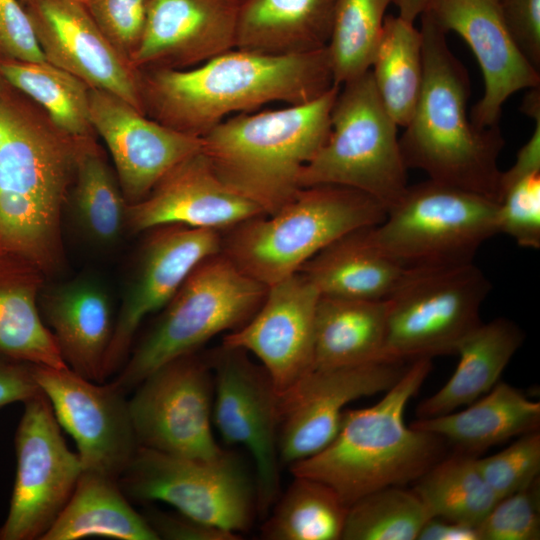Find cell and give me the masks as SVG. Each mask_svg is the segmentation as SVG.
Returning <instances> with one entry per match:
<instances>
[{
  "mask_svg": "<svg viewBox=\"0 0 540 540\" xmlns=\"http://www.w3.org/2000/svg\"><path fill=\"white\" fill-rule=\"evenodd\" d=\"M79 141L5 82L0 89V255L45 277L64 265L62 216Z\"/></svg>",
  "mask_w": 540,
  "mask_h": 540,
  "instance_id": "cell-1",
  "label": "cell"
},
{
  "mask_svg": "<svg viewBox=\"0 0 540 540\" xmlns=\"http://www.w3.org/2000/svg\"><path fill=\"white\" fill-rule=\"evenodd\" d=\"M142 109L156 122L202 137L232 112L312 101L334 84L327 48L292 55L229 50L198 67L139 70Z\"/></svg>",
  "mask_w": 540,
  "mask_h": 540,
  "instance_id": "cell-2",
  "label": "cell"
},
{
  "mask_svg": "<svg viewBox=\"0 0 540 540\" xmlns=\"http://www.w3.org/2000/svg\"><path fill=\"white\" fill-rule=\"evenodd\" d=\"M423 79L414 111L399 138L407 169L428 179L471 191L496 203L504 138L497 126L480 128L467 114L470 80L449 48L446 35L425 12L420 15Z\"/></svg>",
  "mask_w": 540,
  "mask_h": 540,
  "instance_id": "cell-3",
  "label": "cell"
},
{
  "mask_svg": "<svg viewBox=\"0 0 540 540\" xmlns=\"http://www.w3.org/2000/svg\"><path fill=\"white\" fill-rule=\"evenodd\" d=\"M431 370L432 358L412 360L379 402L346 409L333 440L290 465L292 475L326 483L348 507L376 490L420 478L443 458L444 439L407 426L404 411Z\"/></svg>",
  "mask_w": 540,
  "mask_h": 540,
  "instance_id": "cell-4",
  "label": "cell"
},
{
  "mask_svg": "<svg viewBox=\"0 0 540 540\" xmlns=\"http://www.w3.org/2000/svg\"><path fill=\"white\" fill-rule=\"evenodd\" d=\"M339 88L284 109L223 120L201 137L202 153L226 185L269 215L300 189L302 168L329 136Z\"/></svg>",
  "mask_w": 540,
  "mask_h": 540,
  "instance_id": "cell-5",
  "label": "cell"
},
{
  "mask_svg": "<svg viewBox=\"0 0 540 540\" xmlns=\"http://www.w3.org/2000/svg\"><path fill=\"white\" fill-rule=\"evenodd\" d=\"M386 209L356 189L300 188L275 212L251 218L222 239L221 252L243 273L269 287L295 273L338 238L382 222Z\"/></svg>",
  "mask_w": 540,
  "mask_h": 540,
  "instance_id": "cell-6",
  "label": "cell"
},
{
  "mask_svg": "<svg viewBox=\"0 0 540 540\" xmlns=\"http://www.w3.org/2000/svg\"><path fill=\"white\" fill-rule=\"evenodd\" d=\"M267 289L222 252L206 258L162 308L112 382L127 393L163 364L239 328L258 310Z\"/></svg>",
  "mask_w": 540,
  "mask_h": 540,
  "instance_id": "cell-7",
  "label": "cell"
},
{
  "mask_svg": "<svg viewBox=\"0 0 540 540\" xmlns=\"http://www.w3.org/2000/svg\"><path fill=\"white\" fill-rule=\"evenodd\" d=\"M330 124L327 140L300 172L299 187L356 189L387 212L408 187L407 168L398 125L384 107L370 69L340 86Z\"/></svg>",
  "mask_w": 540,
  "mask_h": 540,
  "instance_id": "cell-8",
  "label": "cell"
},
{
  "mask_svg": "<svg viewBox=\"0 0 540 540\" xmlns=\"http://www.w3.org/2000/svg\"><path fill=\"white\" fill-rule=\"evenodd\" d=\"M498 233L495 201L431 179L408 185L382 222L368 228L371 241L407 269L472 263Z\"/></svg>",
  "mask_w": 540,
  "mask_h": 540,
  "instance_id": "cell-9",
  "label": "cell"
},
{
  "mask_svg": "<svg viewBox=\"0 0 540 540\" xmlns=\"http://www.w3.org/2000/svg\"><path fill=\"white\" fill-rule=\"evenodd\" d=\"M491 284L472 263L409 269L387 298L384 357L410 362L455 354L481 323Z\"/></svg>",
  "mask_w": 540,
  "mask_h": 540,
  "instance_id": "cell-10",
  "label": "cell"
},
{
  "mask_svg": "<svg viewBox=\"0 0 540 540\" xmlns=\"http://www.w3.org/2000/svg\"><path fill=\"white\" fill-rule=\"evenodd\" d=\"M118 482L135 500L166 503L193 520L239 535L258 514L255 478L232 451L198 459L139 446Z\"/></svg>",
  "mask_w": 540,
  "mask_h": 540,
  "instance_id": "cell-11",
  "label": "cell"
},
{
  "mask_svg": "<svg viewBox=\"0 0 540 540\" xmlns=\"http://www.w3.org/2000/svg\"><path fill=\"white\" fill-rule=\"evenodd\" d=\"M213 387L209 360L196 352L150 373L128 400L138 445L188 458L223 454L213 433Z\"/></svg>",
  "mask_w": 540,
  "mask_h": 540,
  "instance_id": "cell-12",
  "label": "cell"
},
{
  "mask_svg": "<svg viewBox=\"0 0 540 540\" xmlns=\"http://www.w3.org/2000/svg\"><path fill=\"white\" fill-rule=\"evenodd\" d=\"M213 374V425L228 445L245 448L254 464L257 511L266 517L280 493L278 394L261 364L221 345L208 358Z\"/></svg>",
  "mask_w": 540,
  "mask_h": 540,
  "instance_id": "cell-13",
  "label": "cell"
},
{
  "mask_svg": "<svg viewBox=\"0 0 540 540\" xmlns=\"http://www.w3.org/2000/svg\"><path fill=\"white\" fill-rule=\"evenodd\" d=\"M16 475L0 540H40L69 501L82 472L44 393L24 402L15 434Z\"/></svg>",
  "mask_w": 540,
  "mask_h": 540,
  "instance_id": "cell-14",
  "label": "cell"
},
{
  "mask_svg": "<svg viewBox=\"0 0 540 540\" xmlns=\"http://www.w3.org/2000/svg\"><path fill=\"white\" fill-rule=\"evenodd\" d=\"M406 361L312 367L278 396L280 462L292 465L318 453L336 436L349 403L386 392L406 372Z\"/></svg>",
  "mask_w": 540,
  "mask_h": 540,
  "instance_id": "cell-15",
  "label": "cell"
},
{
  "mask_svg": "<svg viewBox=\"0 0 540 540\" xmlns=\"http://www.w3.org/2000/svg\"><path fill=\"white\" fill-rule=\"evenodd\" d=\"M35 378L59 425L73 438L82 470L118 481L139 447L126 393L68 367L35 365Z\"/></svg>",
  "mask_w": 540,
  "mask_h": 540,
  "instance_id": "cell-16",
  "label": "cell"
},
{
  "mask_svg": "<svg viewBox=\"0 0 540 540\" xmlns=\"http://www.w3.org/2000/svg\"><path fill=\"white\" fill-rule=\"evenodd\" d=\"M149 231L116 313L104 380L126 362L142 321L171 300L199 263L221 252L216 230L172 224Z\"/></svg>",
  "mask_w": 540,
  "mask_h": 540,
  "instance_id": "cell-17",
  "label": "cell"
},
{
  "mask_svg": "<svg viewBox=\"0 0 540 540\" xmlns=\"http://www.w3.org/2000/svg\"><path fill=\"white\" fill-rule=\"evenodd\" d=\"M92 127L112 157L128 205L144 199L176 165L202 151V138L149 118L122 98L89 92Z\"/></svg>",
  "mask_w": 540,
  "mask_h": 540,
  "instance_id": "cell-18",
  "label": "cell"
},
{
  "mask_svg": "<svg viewBox=\"0 0 540 540\" xmlns=\"http://www.w3.org/2000/svg\"><path fill=\"white\" fill-rule=\"evenodd\" d=\"M319 297L300 272L272 284L254 315L224 336L222 345L254 355L281 396L313 367Z\"/></svg>",
  "mask_w": 540,
  "mask_h": 540,
  "instance_id": "cell-19",
  "label": "cell"
},
{
  "mask_svg": "<svg viewBox=\"0 0 540 540\" xmlns=\"http://www.w3.org/2000/svg\"><path fill=\"white\" fill-rule=\"evenodd\" d=\"M45 60L143 114L139 73L112 46L81 0H19Z\"/></svg>",
  "mask_w": 540,
  "mask_h": 540,
  "instance_id": "cell-20",
  "label": "cell"
},
{
  "mask_svg": "<svg viewBox=\"0 0 540 540\" xmlns=\"http://www.w3.org/2000/svg\"><path fill=\"white\" fill-rule=\"evenodd\" d=\"M446 33H457L481 68L485 89L471 111L480 128L497 126L503 104L522 89L540 87V74L513 41L499 0H431L424 11Z\"/></svg>",
  "mask_w": 540,
  "mask_h": 540,
  "instance_id": "cell-21",
  "label": "cell"
},
{
  "mask_svg": "<svg viewBox=\"0 0 540 540\" xmlns=\"http://www.w3.org/2000/svg\"><path fill=\"white\" fill-rule=\"evenodd\" d=\"M262 215L261 207L216 175L200 151L176 165L144 199L127 206L126 227L134 233L172 224L219 231Z\"/></svg>",
  "mask_w": 540,
  "mask_h": 540,
  "instance_id": "cell-22",
  "label": "cell"
},
{
  "mask_svg": "<svg viewBox=\"0 0 540 540\" xmlns=\"http://www.w3.org/2000/svg\"><path fill=\"white\" fill-rule=\"evenodd\" d=\"M240 0H148L130 63L137 71L187 69L235 48Z\"/></svg>",
  "mask_w": 540,
  "mask_h": 540,
  "instance_id": "cell-23",
  "label": "cell"
},
{
  "mask_svg": "<svg viewBox=\"0 0 540 540\" xmlns=\"http://www.w3.org/2000/svg\"><path fill=\"white\" fill-rule=\"evenodd\" d=\"M39 309L68 368L91 381L104 382L116 315L100 282L81 277L43 288Z\"/></svg>",
  "mask_w": 540,
  "mask_h": 540,
  "instance_id": "cell-24",
  "label": "cell"
},
{
  "mask_svg": "<svg viewBox=\"0 0 540 540\" xmlns=\"http://www.w3.org/2000/svg\"><path fill=\"white\" fill-rule=\"evenodd\" d=\"M337 0H240L235 48L292 55L326 48Z\"/></svg>",
  "mask_w": 540,
  "mask_h": 540,
  "instance_id": "cell-25",
  "label": "cell"
},
{
  "mask_svg": "<svg viewBox=\"0 0 540 540\" xmlns=\"http://www.w3.org/2000/svg\"><path fill=\"white\" fill-rule=\"evenodd\" d=\"M540 426V403L519 389L497 382L486 394L461 411L417 419L410 427L440 436L475 456L488 448Z\"/></svg>",
  "mask_w": 540,
  "mask_h": 540,
  "instance_id": "cell-26",
  "label": "cell"
},
{
  "mask_svg": "<svg viewBox=\"0 0 540 540\" xmlns=\"http://www.w3.org/2000/svg\"><path fill=\"white\" fill-rule=\"evenodd\" d=\"M368 228L338 238L308 260L298 272L320 295L387 299L409 269L383 253L371 241Z\"/></svg>",
  "mask_w": 540,
  "mask_h": 540,
  "instance_id": "cell-27",
  "label": "cell"
},
{
  "mask_svg": "<svg viewBox=\"0 0 540 540\" xmlns=\"http://www.w3.org/2000/svg\"><path fill=\"white\" fill-rule=\"evenodd\" d=\"M45 278L31 265L0 255V361L68 367L40 313Z\"/></svg>",
  "mask_w": 540,
  "mask_h": 540,
  "instance_id": "cell-28",
  "label": "cell"
},
{
  "mask_svg": "<svg viewBox=\"0 0 540 540\" xmlns=\"http://www.w3.org/2000/svg\"><path fill=\"white\" fill-rule=\"evenodd\" d=\"M523 340V331L509 319L482 322L458 345L459 362L450 379L418 405V419L450 413L490 391Z\"/></svg>",
  "mask_w": 540,
  "mask_h": 540,
  "instance_id": "cell-29",
  "label": "cell"
},
{
  "mask_svg": "<svg viewBox=\"0 0 540 540\" xmlns=\"http://www.w3.org/2000/svg\"><path fill=\"white\" fill-rule=\"evenodd\" d=\"M386 319V300L320 295L315 313L313 367L387 360Z\"/></svg>",
  "mask_w": 540,
  "mask_h": 540,
  "instance_id": "cell-30",
  "label": "cell"
},
{
  "mask_svg": "<svg viewBox=\"0 0 540 540\" xmlns=\"http://www.w3.org/2000/svg\"><path fill=\"white\" fill-rule=\"evenodd\" d=\"M87 537L159 539L145 516L127 501L117 480L82 470L69 501L40 540Z\"/></svg>",
  "mask_w": 540,
  "mask_h": 540,
  "instance_id": "cell-31",
  "label": "cell"
},
{
  "mask_svg": "<svg viewBox=\"0 0 540 540\" xmlns=\"http://www.w3.org/2000/svg\"><path fill=\"white\" fill-rule=\"evenodd\" d=\"M68 201L77 226L91 241L110 246L120 238L128 204L95 137L79 141Z\"/></svg>",
  "mask_w": 540,
  "mask_h": 540,
  "instance_id": "cell-32",
  "label": "cell"
},
{
  "mask_svg": "<svg viewBox=\"0 0 540 540\" xmlns=\"http://www.w3.org/2000/svg\"><path fill=\"white\" fill-rule=\"evenodd\" d=\"M380 99L398 126L404 127L418 101L422 79V36L415 23L386 15L370 67Z\"/></svg>",
  "mask_w": 540,
  "mask_h": 540,
  "instance_id": "cell-33",
  "label": "cell"
},
{
  "mask_svg": "<svg viewBox=\"0 0 540 540\" xmlns=\"http://www.w3.org/2000/svg\"><path fill=\"white\" fill-rule=\"evenodd\" d=\"M294 479L272 506L261 527L267 540H340L348 506L326 483L305 476Z\"/></svg>",
  "mask_w": 540,
  "mask_h": 540,
  "instance_id": "cell-34",
  "label": "cell"
},
{
  "mask_svg": "<svg viewBox=\"0 0 540 540\" xmlns=\"http://www.w3.org/2000/svg\"><path fill=\"white\" fill-rule=\"evenodd\" d=\"M0 75L38 104L63 132L77 139L93 138L90 87L78 77L47 62H0Z\"/></svg>",
  "mask_w": 540,
  "mask_h": 540,
  "instance_id": "cell-35",
  "label": "cell"
},
{
  "mask_svg": "<svg viewBox=\"0 0 540 540\" xmlns=\"http://www.w3.org/2000/svg\"><path fill=\"white\" fill-rule=\"evenodd\" d=\"M476 459L457 452L415 481L413 491L431 517L477 528L491 511L499 498L484 480Z\"/></svg>",
  "mask_w": 540,
  "mask_h": 540,
  "instance_id": "cell-36",
  "label": "cell"
},
{
  "mask_svg": "<svg viewBox=\"0 0 540 540\" xmlns=\"http://www.w3.org/2000/svg\"><path fill=\"white\" fill-rule=\"evenodd\" d=\"M528 116L535 121L529 140L518 151L514 164L502 171L497 203L499 233L520 247H540V109Z\"/></svg>",
  "mask_w": 540,
  "mask_h": 540,
  "instance_id": "cell-37",
  "label": "cell"
},
{
  "mask_svg": "<svg viewBox=\"0 0 540 540\" xmlns=\"http://www.w3.org/2000/svg\"><path fill=\"white\" fill-rule=\"evenodd\" d=\"M391 0H337L326 46L333 82L341 86L367 72Z\"/></svg>",
  "mask_w": 540,
  "mask_h": 540,
  "instance_id": "cell-38",
  "label": "cell"
},
{
  "mask_svg": "<svg viewBox=\"0 0 540 540\" xmlns=\"http://www.w3.org/2000/svg\"><path fill=\"white\" fill-rule=\"evenodd\" d=\"M430 518L413 489L390 486L348 507L342 540H417Z\"/></svg>",
  "mask_w": 540,
  "mask_h": 540,
  "instance_id": "cell-39",
  "label": "cell"
},
{
  "mask_svg": "<svg viewBox=\"0 0 540 540\" xmlns=\"http://www.w3.org/2000/svg\"><path fill=\"white\" fill-rule=\"evenodd\" d=\"M478 468L499 499L508 496L539 478V430L521 435L502 451L476 459Z\"/></svg>",
  "mask_w": 540,
  "mask_h": 540,
  "instance_id": "cell-40",
  "label": "cell"
},
{
  "mask_svg": "<svg viewBox=\"0 0 540 540\" xmlns=\"http://www.w3.org/2000/svg\"><path fill=\"white\" fill-rule=\"evenodd\" d=\"M479 540L540 539V481L497 501L477 526Z\"/></svg>",
  "mask_w": 540,
  "mask_h": 540,
  "instance_id": "cell-41",
  "label": "cell"
},
{
  "mask_svg": "<svg viewBox=\"0 0 540 540\" xmlns=\"http://www.w3.org/2000/svg\"><path fill=\"white\" fill-rule=\"evenodd\" d=\"M81 1L112 46L130 62L142 36L148 0Z\"/></svg>",
  "mask_w": 540,
  "mask_h": 540,
  "instance_id": "cell-42",
  "label": "cell"
},
{
  "mask_svg": "<svg viewBox=\"0 0 540 540\" xmlns=\"http://www.w3.org/2000/svg\"><path fill=\"white\" fill-rule=\"evenodd\" d=\"M46 61L19 0H0V62Z\"/></svg>",
  "mask_w": 540,
  "mask_h": 540,
  "instance_id": "cell-43",
  "label": "cell"
},
{
  "mask_svg": "<svg viewBox=\"0 0 540 540\" xmlns=\"http://www.w3.org/2000/svg\"><path fill=\"white\" fill-rule=\"evenodd\" d=\"M506 27L526 59L540 68V0H499Z\"/></svg>",
  "mask_w": 540,
  "mask_h": 540,
  "instance_id": "cell-44",
  "label": "cell"
},
{
  "mask_svg": "<svg viewBox=\"0 0 540 540\" xmlns=\"http://www.w3.org/2000/svg\"><path fill=\"white\" fill-rule=\"evenodd\" d=\"M159 539L168 540H237L239 534L193 520L182 514L148 510L143 514Z\"/></svg>",
  "mask_w": 540,
  "mask_h": 540,
  "instance_id": "cell-45",
  "label": "cell"
},
{
  "mask_svg": "<svg viewBox=\"0 0 540 540\" xmlns=\"http://www.w3.org/2000/svg\"><path fill=\"white\" fill-rule=\"evenodd\" d=\"M41 393L34 364L0 361V409L14 402L24 403Z\"/></svg>",
  "mask_w": 540,
  "mask_h": 540,
  "instance_id": "cell-46",
  "label": "cell"
},
{
  "mask_svg": "<svg viewBox=\"0 0 540 540\" xmlns=\"http://www.w3.org/2000/svg\"><path fill=\"white\" fill-rule=\"evenodd\" d=\"M417 540H479L477 528L465 523L431 517Z\"/></svg>",
  "mask_w": 540,
  "mask_h": 540,
  "instance_id": "cell-47",
  "label": "cell"
},
{
  "mask_svg": "<svg viewBox=\"0 0 540 540\" xmlns=\"http://www.w3.org/2000/svg\"><path fill=\"white\" fill-rule=\"evenodd\" d=\"M431 0H391L398 9V15L415 23V20L425 11Z\"/></svg>",
  "mask_w": 540,
  "mask_h": 540,
  "instance_id": "cell-48",
  "label": "cell"
},
{
  "mask_svg": "<svg viewBox=\"0 0 540 540\" xmlns=\"http://www.w3.org/2000/svg\"><path fill=\"white\" fill-rule=\"evenodd\" d=\"M4 84H5V80L0 75V89L3 87Z\"/></svg>",
  "mask_w": 540,
  "mask_h": 540,
  "instance_id": "cell-49",
  "label": "cell"
}]
</instances>
